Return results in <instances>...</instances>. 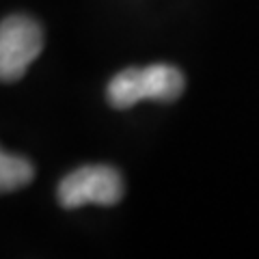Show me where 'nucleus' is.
I'll return each mask as SVG.
<instances>
[{"instance_id": "1", "label": "nucleus", "mask_w": 259, "mask_h": 259, "mask_svg": "<svg viewBox=\"0 0 259 259\" xmlns=\"http://www.w3.org/2000/svg\"><path fill=\"white\" fill-rule=\"evenodd\" d=\"M186 87L184 74L173 65H149V67H130L119 71L108 82L106 95L112 108L125 110L143 100L173 102Z\"/></svg>"}, {"instance_id": "2", "label": "nucleus", "mask_w": 259, "mask_h": 259, "mask_svg": "<svg viewBox=\"0 0 259 259\" xmlns=\"http://www.w3.org/2000/svg\"><path fill=\"white\" fill-rule=\"evenodd\" d=\"M44 50V30L28 15L0 22V82H15Z\"/></svg>"}, {"instance_id": "3", "label": "nucleus", "mask_w": 259, "mask_h": 259, "mask_svg": "<svg viewBox=\"0 0 259 259\" xmlns=\"http://www.w3.org/2000/svg\"><path fill=\"white\" fill-rule=\"evenodd\" d=\"M56 194L65 209L82 205H115L123 197V180L112 166L89 164L63 177Z\"/></svg>"}, {"instance_id": "4", "label": "nucleus", "mask_w": 259, "mask_h": 259, "mask_svg": "<svg viewBox=\"0 0 259 259\" xmlns=\"http://www.w3.org/2000/svg\"><path fill=\"white\" fill-rule=\"evenodd\" d=\"M32 177L35 168L26 158L0 151V194L24 188L32 182Z\"/></svg>"}]
</instances>
